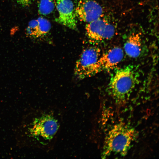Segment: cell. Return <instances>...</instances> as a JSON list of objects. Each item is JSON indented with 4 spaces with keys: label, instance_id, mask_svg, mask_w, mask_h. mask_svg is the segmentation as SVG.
Wrapping results in <instances>:
<instances>
[{
    "label": "cell",
    "instance_id": "1",
    "mask_svg": "<svg viewBox=\"0 0 159 159\" xmlns=\"http://www.w3.org/2000/svg\"><path fill=\"white\" fill-rule=\"evenodd\" d=\"M136 136L133 128L121 123L115 125L105 138L102 157L105 158L112 154L125 156Z\"/></svg>",
    "mask_w": 159,
    "mask_h": 159
},
{
    "label": "cell",
    "instance_id": "2",
    "mask_svg": "<svg viewBox=\"0 0 159 159\" xmlns=\"http://www.w3.org/2000/svg\"><path fill=\"white\" fill-rule=\"evenodd\" d=\"M136 78L133 70L127 67L117 70L109 85L110 92L115 102L122 103L128 98L134 88Z\"/></svg>",
    "mask_w": 159,
    "mask_h": 159
},
{
    "label": "cell",
    "instance_id": "3",
    "mask_svg": "<svg viewBox=\"0 0 159 159\" xmlns=\"http://www.w3.org/2000/svg\"><path fill=\"white\" fill-rule=\"evenodd\" d=\"M101 55L100 49L97 47H90L85 49L75 66L74 74L77 78L82 80L100 72L98 62Z\"/></svg>",
    "mask_w": 159,
    "mask_h": 159
},
{
    "label": "cell",
    "instance_id": "4",
    "mask_svg": "<svg viewBox=\"0 0 159 159\" xmlns=\"http://www.w3.org/2000/svg\"><path fill=\"white\" fill-rule=\"evenodd\" d=\"M59 128L57 120L50 114H45L35 119L29 132L37 139L49 141L56 134Z\"/></svg>",
    "mask_w": 159,
    "mask_h": 159
},
{
    "label": "cell",
    "instance_id": "5",
    "mask_svg": "<svg viewBox=\"0 0 159 159\" xmlns=\"http://www.w3.org/2000/svg\"><path fill=\"white\" fill-rule=\"evenodd\" d=\"M85 29L87 38L92 42L110 39L115 33L114 26L102 17L87 23Z\"/></svg>",
    "mask_w": 159,
    "mask_h": 159
},
{
    "label": "cell",
    "instance_id": "6",
    "mask_svg": "<svg viewBox=\"0 0 159 159\" xmlns=\"http://www.w3.org/2000/svg\"><path fill=\"white\" fill-rule=\"evenodd\" d=\"M77 19L87 23L102 17L103 9L97 2L94 0H80L75 7Z\"/></svg>",
    "mask_w": 159,
    "mask_h": 159
},
{
    "label": "cell",
    "instance_id": "7",
    "mask_svg": "<svg viewBox=\"0 0 159 159\" xmlns=\"http://www.w3.org/2000/svg\"><path fill=\"white\" fill-rule=\"evenodd\" d=\"M58 16L56 21L72 29H77V21L75 7L72 0H56Z\"/></svg>",
    "mask_w": 159,
    "mask_h": 159
},
{
    "label": "cell",
    "instance_id": "8",
    "mask_svg": "<svg viewBox=\"0 0 159 159\" xmlns=\"http://www.w3.org/2000/svg\"><path fill=\"white\" fill-rule=\"evenodd\" d=\"M124 55L123 50L118 47H114L101 54L98 62L100 72L114 68L122 59Z\"/></svg>",
    "mask_w": 159,
    "mask_h": 159
},
{
    "label": "cell",
    "instance_id": "9",
    "mask_svg": "<svg viewBox=\"0 0 159 159\" xmlns=\"http://www.w3.org/2000/svg\"><path fill=\"white\" fill-rule=\"evenodd\" d=\"M51 28L50 22L47 19L41 16L29 22L26 29V33L29 37L39 38L46 35Z\"/></svg>",
    "mask_w": 159,
    "mask_h": 159
},
{
    "label": "cell",
    "instance_id": "10",
    "mask_svg": "<svg viewBox=\"0 0 159 159\" xmlns=\"http://www.w3.org/2000/svg\"><path fill=\"white\" fill-rule=\"evenodd\" d=\"M141 39L137 34L132 33L125 43L124 49L126 54L132 58L138 57L142 50Z\"/></svg>",
    "mask_w": 159,
    "mask_h": 159
},
{
    "label": "cell",
    "instance_id": "11",
    "mask_svg": "<svg viewBox=\"0 0 159 159\" xmlns=\"http://www.w3.org/2000/svg\"><path fill=\"white\" fill-rule=\"evenodd\" d=\"M56 6V0H38V7L39 14L46 16L53 12Z\"/></svg>",
    "mask_w": 159,
    "mask_h": 159
},
{
    "label": "cell",
    "instance_id": "12",
    "mask_svg": "<svg viewBox=\"0 0 159 159\" xmlns=\"http://www.w3.org/2000/svg\"><path fill=\"white\" fill-rule=\"evenodd\" d=\"M33 0H17L18 3L23 7L29 6Z\"/></svg>",
    "mask_w": 159,
    "mask_h": 159
}]
</instances>
